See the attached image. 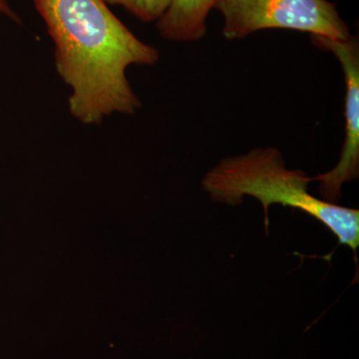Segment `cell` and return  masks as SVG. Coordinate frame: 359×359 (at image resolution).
I'll return each instance as SVG.
<instances>
[{"mask_svg": "<svg viewBox=\"0 0 359 359\" xmlns=\"http://www.w3.org/2000/svg\"><path fill=\"white\" fill-rule=\"evenodd\" d=\"M55 45V66L70 87L71 115L98 125L141 107L126 76L131 65L153 66L160 52L139 39L104 0H32Z\"/></svg>", "mask_w": 359, "mask_h": 359, "instance_id": "6da1fadb", "label": "cell"}, {"mask_svg": "<svg viewBox=\"0 0 359 359\" xmlns=\"http://www.w3.org/2000/svg\"><path fill=\"white\" fill-rule=\"evenodd\" d=\"M313 177L302 170L287 169L283 153L275 147L252 149L245 154L226 157L202 180L203 190L215 202L237 205L247 196L262 203L264 224L273 204L294 208L313 217L356 254L359 245V211L318 199L309 191Z\"/></svg>", "mask_w": 359, "mask_h": 359, "instance_id": "7a4b0ae2", "label": "cell"}, {"mask_svg": "<svg viewBox=\"0 0 359 359\" xmlns=\"http://www.w3.org/2000/svg\"><path fill=\"white\" fill-rule=\"evenodd\" d=\"M226 40H242L264 29H287L348 40L353 37L337 6L328 0H216Z\"/></svg>", "mask_w": 359, "mask_h": 359, "instance_id": "3957f363", "label": "cell"}, {"mask_svg": "<svg viewBox=\"0 0 359 359\" xmlns=\"http://www.w3.org/2000/svg\"><path fill=\"white\" fill-rule=\"evenodd\" d=\"M311 39L314 46L334 54L341 66L346 82V136L339 163L327 173L313 177V182L320 183L321 200L337 204L341 198L342 186L359 176V41L353 35L348 40L320 35H311Z\"/></svg>", "mask_w": 359, "mask_h": 359, "instance_id": "277c9868", "label": "cell"}, {"mask_svg": "<svg viewBox=\"0 0 359 359\" xmlns=\"http://www.w3.org/2000/svg\"><path fill=\"white\" fill-rule=\"evenodd\" d=\"M216 0H171L156 22L162 39L174 42H195L207 34V18Z\"/></svg>", "mask_w": 359, "mask_h": 359, "instance_id": "5b68a950", "label": "cell"}, {"mask_svg": "<svg viewBox=\"0 0 359 359\" xmlns=\"http://www.w3.org/2000/svg\"><path fill=\"white\" fill-rule=\"evenodd\" d=\"M108 6H119L142 22H157L171 0H104Z\"/></svg>", "mask_w": 359, "mask_h": 359, "instance_id": "8992f818", "label": "cell"}, {"mask_svg": "<svg viewBox=\"0 0 359 359\" xmlns=\"http://www.w3.org/2000/svg\"><path fill=\"white\" fill-rule=\"evenodd\" d=\"M0 14L6 16L13 22L20 25L21 20L18 14L13 11V7L9 4L8 0H0Z\"/></svg>", "mask_w": 359, "mask_h": 359, "instance_id": "52a82bcc", "label": "cell"}]
</instances>
